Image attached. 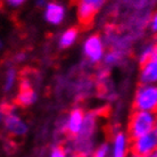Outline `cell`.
Wrapping results in <instances>:
<instances>
[{"mask_svg": "<svg viewBox=\"0 0 157 157\" xmlns=\"http://www.w3.org/2000/svg\"><path fill=\"white\" fill-rule=\"evenodd\" d=\"M157 114L145 112V110H134L131 114L128 124V134L131 139H136L145 134L151 133L155 131Z\"/></svg>", "mask_w": 157, "mask_h": 157, "instance_id": "obj_1", "label": "cell"}, {"mask_svg": "<svg viewBox=\"0 0 157 157\" xmlns=\"http://www.w3.org/2000/svg\"><path fill=\"white\" fill-rule=\"evenodd\" d=\"M133 107L136 110H145L157 114V84H142L134 94Z\"/></svg>", "mask_w": 157, "mask_h": 157, "instance_id": "obj_2", "label": "cell"}, {"mask_svg": "<svg viewBox=\"0 0 157 157\" xmlns=\"http://www.w3.org/2000/svg\"><path fill=\"white\" fill-rule=\"evenodd\" d=\"M157 150V134L155 131L139 138L132 139L131 151L132 154L150 157Z\"/></svg>", "mask_w": 157, "mask_h": 157, "instance_id": "obj_3", "label": "cell"}, {"mask_svg": "<svg viewBox=\"0 0 157 157\" xmlns=\"http://www.w3.org/2000/svg\"><path fill=\"white\" fill-rule=\"evenodd\" d=\"M83 52L89 62L94 64L99 63L105 57V44L101 38L97 34L86 38L83 43Z\"/></svg>", "mask_w": 157, "mask_h": 157, "instance_id": "obj_4", "label": "cell"}, {"mask_svg": "<svg viewBox=\"0 0 157 157\" xmlns=\"http://www.w3.org/2000/svg\"><path fill=\"white\" fill-rule=\"evenodd\" d=\"M106 0H78L76 8H78V21L83 25H88L94 20V15L100 10V8L105 5Z\"/></svg>", "mask_w": 157, "mask_h": 157, "instance_id": "obj_5", "label": "cell"}, {"mask_svg": "<svg viewBox=\"0 0 157 157\" xmlns=\"http://www.w3.org/2000/svg\"><path fill=\"white\" fill-rule=\"evenodd\" d=\"M4 125L8 133L15 137L24 136L28 131V126L23 120L10 108L6 109V114L4 115Z\"/></svg>", "mask_w": 157, "mask_h": 157, "instance_id": "obj_6", "label": "cell"}, {"mask_svg": "<svg viewBox=\"0 0 157 157\" xmlns=\"http://www.w3.org/2000/svg\"><path fill=\"white\" fill-rule=\"evenodd\" d=\"M84 122H86V114L83 113V110L78 107L73 108L70 112L66 122H65L66 133L71 137H78L80 133L82 132Z\"/></svg>", "mask_w": 157, "mask_h": 157, "instance_id": "obj_7", "label": "cell"}, {"mask_svg": "<svg viewBox=\"0 0 157 157\" xmlns=\"http://www.w3.org/2000/svg\"><path fill=\"white\" fill-rule=\"evenodd\" d=\"M129 138V134L122 131H118L114 134L109 148L110 157H129V150H131Z\"/></svg>", "mask_w": 157, "mask_h": 157, "instance_id": "obj_8", "label": "cell"}, {"mask_svg": "<svg viewBox=\"0 0 157 157\" xmlns=\"http://www.w3.org/2000/svg\"><path fill=\"white\" fill-rule=\"evenodd\" d=\"M36 100V92L34 91L32 83L28 78L22 80L20 86V91L16 96V104L22 107L31 106Z\"/></svg>", "mask_w": 157, "mask_h": 157, "instance_id": "obj_9", "label": "cell"}, {"mask_svg": "<svg viewBox=\"0 0 157 157\" xmlns=\"http://www.w3.org/2000/svg\"><path fill=\"white\" fill-rule=\"evenodd\" d=\"M140 81L142 84H157V56L141 65Z\"/></svg>", "mask_w": 157, "mask_h": 157, "instance_id": "obj_10", "label": "cell"}, {"mask_svg": "<svg viewBox=\"0 0 157 157\" xmlns=\"http://www.w3.org/2000/svg\"><path fill=\"white\" fill-rule=\"evenodd\" d=\"M65 17V8L58 2H49L44 7V20L52 25H58Z\"/></svg>", "mask_w": 157, "mask_h": 157, "instance_id": "obj_11", "label": "cell"}, {"mask_svg": "<svg viewBox=\"0 0 157 157\" xmlns=\"http://www.w3.org/2000/svg\"><path fill=\"white\" fill-rule=\"evenodd\" d=\"M78 36V32L76 29L71 28L63 32V34L59 38V46L62 48H68L76 41Z\"/></svg>", "mask_w": 157, "mask_h": 157, "instance_id": "obj_12", "label": "cell"}, {"mask_svg": "<svg viewBox=\"0 0 157 157\" xmlns=\"http://www.w3.org/2000/svg\"><path fill=\"white\" fill-rule=\"evenodd\" d=\"M16 80H17V72L15 68L9 67L6 73H5V83H4V89L5 91H10L15 86Z\"/></svg>", "mask_w": 157, "mask_h": 157, "instance_id": "obj_13", "label": "cell"}, {"mask_svg": "<svg viewBox=\"0 0 157 157\" xmlns=\"http://www.w3.org/2000/svg\"><path fill=\"white\" fill-rule=\"evenodd\" d=\"M154 56H155V46H147L140 52V55H139V62L142 65L146 62H148L149 59L153 58Z\"/></svg>", "mask_w": 157, "mask_h": 157, "instance_id": "obj_14", "label": "cell"}, {"mask_svg": "<svg viewBox=\"0 0 157 157\" xmlns=\"http://www.w3.org/2000/svg\"><path fill=\"white\" fill-rule=\"evenodd\" d=\"M120 60H121V54L118 51H115V50L107 52L106 55H105V57H104V62L108 66L117 64Z\"/></svg>", "mask_w": 157, "mask_h": 157, "instance_id": "obj_15", "label": "cell"}, {"mask_svg": "<svg viewBox=\"0 0 157 157\" xmlns=\"http://www.w3.org/2000/svg\"><path fill=\"white\" fill-rule=\"evenodd\" d=\"M108 154H109V147H108V145L104 144V145L99 146L98 148L94 150L92 157H107Z\"/></svg>", "mask_w": 157, "mask_h": 157, "instance_id": "obj_16", "label": "cell"}, {"mask_svg": "<svg viewBox=\"0 0 157 157\" xmlns=\"http://www.w3.org/2000/svg\"><path fill=\"white\" fill-rule=\"evenodd\" d=\"M49 157H67V153L65 148L62 146H56L51 149Z\"/></svg>", "mask_w": 157, "mask_h": 157, "instance_id": "obj_17", "label": "cell"}, {"mask_svg": "<svg viewBox=\"0 0 157 157\" xmlns=\"http://www.w3.org/2000/svg\"><path fill=\"white\" fill-rule=\"evenodd\" d=\"M149 26L153 32L157 33V12H155L151 16V18L149 21Z\"/></svg>", "mask_w": 157, "mask_h": 157, "instance_id": "obj_18", "label": "cell"}, {"mask_svg": "<svg viewBox=\"0 0 157 157\" xmlns=\"http://www.w3.org/2000/svg\"><path fill=\"white\" fill-rule=\"evenodd\" d=\"M6 1H7V2H9L10 5H13V6H17V5L22 4L24 0H6Z\"/></svg>", "mask_w": 157, "mask_h": 157, "instance_id": "obj_19", "label": "cell"}, {"mask_svg": "<svg viewBox=\"0 0 157 157\" xmlns=\"http://www.w3.org/2000/svg\"><path fill=\"white\" fill-rule=\"evenodd\" d=\"M130 157H148V156H142V155H137V154H131Z\"/></svg>", "mask_w": 157, "mask_h": 157, "instance_id": "obj_20", "label": "cell"}, {"mask_svg": "<svg viewBox=\"0 0 157 157\" xmlns=\"http://www.w3.org/2000/svg\"><path fill=\"white\" fill-rule=\"evenodd\" d=\"M150 157H157V150H156V151H155V153H154Z\"/></svg>", "mask_w": 157, "mask_h": 157, "instance_id": "obj_21", "label": "cell"}, {"mask_svg": "<svg viewBox=\"0 0 157 157\" xmlns=\"http://www.w3.org/2000/svg\"><path fill=\"white\" fill-rule=\"evenodd\" d=\"M155 55L157 56V44H155Z\"/></svg>", "mask_w": 157, "mask_h": 157, "instance_id": "obj_22", "label": "cell"}, {"mask_svg": "<svg viewBox=\"0 0 157 157\" xmlns=\"http://www.w3.org/2000/svg\"><path fill=\"white\" fill-rule=\"evenodd\" d=\"M155 133L157 134V120H156V126H155Z\"/></svg>", "mask_w": 157, "mask_h": 157, "instance_id": "obj_23", "label": "cell"}, {"mask_svg": "<svg viewBox=\"0 0 157 157\" xmlns=\"http://www.w3.org/2000/svg\"><path fill=\"white\" fill-rule=\"evenodd\" d=\"M156 44H157V36H156Z\"/></svg>", "mask_w": 157, "mask_h": 157, "instance_id": "obj_24", "label": "cell"}]
</instances>
